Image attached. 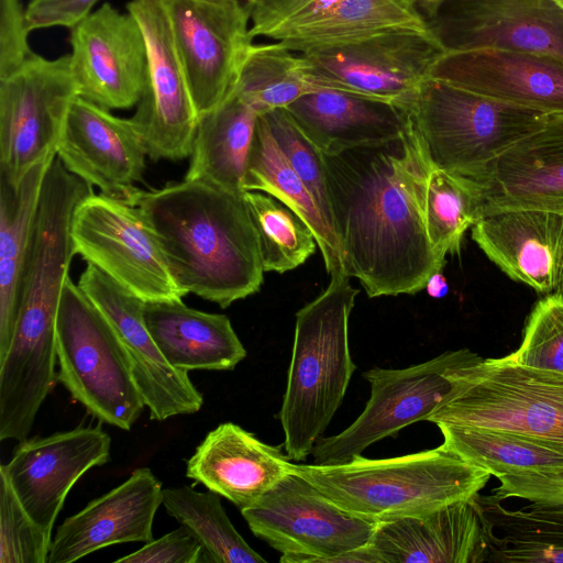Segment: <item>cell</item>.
<instances>
[{"label": "cell", "mask_w": 563, "mask_h": 563, "mask_svg": "<svg viewBox=\"0 0 563 563\" xmlns=\"http://www.w3.org/2000/svg\"><path fill=\"white\" fill-rule=\"evenodd\" d=\"M301 55L280 43L251 44L233 88L257 114L287 108L302 95L317 90Z\"/></svg>", "instance_id": "obj_35"}, {"label": "cell", "mask_w": 563, "mask_h": 563, "mask_svg": "<svg viewBox=\"0 0 563 563\" xmlns=\"http://www.w3.org/2000/svg\"><path fill=\"white\" fill-rule=\"evenodd\" d=\"M244 191H262L294 210L312 230L329 274L343 269V255L333 229L313 196L289 165L258 115L243 180Z\"/></svg>", "instance_id": "obj_33"}, {"label": "cell", "mask_w": 563, "mask_h": 563, "mask_svg": "<svg viewBox=\"0 0 563 563\" xmlns=\"http://www.w3.org/2000/svg\"><path fill=\"white\" fill-rule=\"evenodd\" d=\"M423 14L438 4L441 0H410Z\"/></svg>", "instance_id": "obj_47"}, {"label": "cell", "mask_w": 563, "mask_h": 563, "mask_svg": "<svg viewBox=\"0 0 563 563\" xmlns=\"http://www.w3.org/2000/svg\"><path fill=\"white\" fill-rule=\"evenodd\" d=\"M99 0H31L25 8L29 32L55 26L74 29Z\"/></svg>", "instance_id": "obj_44"}, {"label": "cell", "mask_w": 563, "mask_h": 563, "mask_svg": "<svg viewBox=\"0 0 563 563\" xmlns=\"http://www.w3.org/2000/svg\"><path fill=\"white\" fill-rule=\"evenodd\" d=\"M241 514L283 563H338L343 553L367 545L378 526L343 510L294 472Z\"/></svg>", "instance_id": "obj_11"}, {"label": "cell", "mask_w": 563, "mask_h": 563, "mask_svg": "<svg viewBox=\"0 0 563 563\" xmlns=\"http://www.w3.org/2000/svg\"><path fill=\"white\" fill-rule=\"evenodd\" d=\"M143 318L163 356L177 369L231 371L246 356L225 314L172 299L144 302Z\"/></svg>", "instance_id": "obj_28"}, {"label": "cell", "mask_w": 563, "mask_h": 563, "mask_svg": "<svg viewBox=\"0 0 563 563\" xmlns=\"http://www.w3.org/2000/svg\"><path fill=\"white\" fill-rule=\"evenodd\" d=\"M92 186L68 172L57 154L42 187L33 238L23 267L18 318L5 363L14 373L43 378L55 372L56 316L74 255L71 223Z\"/></svg>", "instance_id": "obj_5"}, {"label": "cell", "mask_w": 563, "mask_h": 563, "mask_svg": "<svg viewBox=\"0 0 563 563\" xmlns=\"http://www.w3.org/2000/svg\"><path fill=\"white\" fill-rule=\"evenodd\" d=\"M485 198L479 183L431 167L424 198V223L438 260L460 253L464 233L479 219Z\"/></svg>", "instance_id": "obj_37"}, {"label": "cell", "mask_w": 563, "mask_h": 563, "mask_svg": "<svg viewBox=\"0 0 563 563\" xmlns=\"http://www.w3.org/2000/svg\"><path fill=\"white\" fill-rule=\"evenodd\" d=\"M65 168L100 192L129 203L142 181L145 144L130 119L77 97L57 146Z\"/></svg>", "instance_id": "obj_22"}, {"label": "cell", "mask_w": 563, "mask_h": 563, "mask_svg": "<svg viewBox=\"0 0 563 563\" xmlns=\"http://www.w3.org/2000/svg\"><path fill=\"white\" fill-rule=\"evenodd\" d=\"M443 444L493 476L563 472V449L518 433L438 424Z\"/></svg>", "instance_id": "obj_34"}, {"label": "cell", "mask_w": 563, "mask_h": 563, "mask_svg": "<svg viewBox=\"0 0 563 563\" xmlns=\"http://www.w3.org/2000/svg\"><path fill=\"white\" fill-rule=\"evenodd\" d=\"M57 380L99 421L130 430L145 404L111 323L67 276L56 316Z\"/></svg>", "instance_id": "obj_7"}, {"label": "cell", "mask_w": 563, "mask_h": 563, "mask_svg": "<svg viewBox=\"0 0 563 563\" xmlns=\"http://www.w3.org/2000/svg\"><path fill=\"white\" fill-rule=\"evenodd\" d=\"M57 153L34 165L16 186L0 178V361L18 318V294L46 172Z\"/></svg>", "instance_id": "obj_30"}, {"label": "cell", "mask_w": 563, "mask_h": 563, "mask_svg": "<svg viewBox=\"0 0 563 563\" xmlns=\"http://www.w3.org/2000/svg\"><path fill=\"white\" fill-rule=\"evenodd\" d=\"M369 547L380 563H486L474 497L430 514L378 523Z\"/></svg>", "instance_id": "obj_26"}, {"label": "cell", "mask_w": 563, "mask_h": 563, "mask_svg": "<svg viewBox=\"0 0 563 563\" xmlns=\"http://www.w3.org/2000/svg\"><path fill=\"white\" fill-rule=\"evenodd\" d=\"M485 199L563 197V114L503 154L479 181Z\"/></svg>", "instance_id": "obj_32"}, {"label": "cell", "mask_w": 563, "mask_h": 563, "mask_svg": "<svg viewBox=\"0 0 563 563\" xmlns=\"http://www.w3.org/2000/svg\"><path fill=\"white\" fill-rule=\"evenodd\" d=\"M430 77L548 115L563 114V60L554 56L492 48L449 52Z\"/></svg>", "instance_id": "obj_23"}, {"label": "cell", "mask_w": 563, "mask_h": 563, "mask_svg": "<svg viewBox=\"0 0 563 563\" xmlns=\"http://www.w3.org/2000/svg\"><path fill=\"white\" fill-rule=\"evenodd\" d=\"M220 495L197 492L190 486L163 489L162 505L202 545L200 562L266 563L230 521Z\"/></svg>", "instance_id": "obj_36"}, {"label": "cell", "mask_w": 563, "mask_h": 563, "mask_svg": "<svg viewBox=\"0 0 563 563\" xmlns=\"http://www.w3.org/2000/svg\"><path fill=\"white\" fill-rule=\"evenodd\" d=\"M424 289L430 297L435 299L443 298L448 295L449 284L441 271L434 272L430 275Z\"/></svg>", "instance_id": "obj_46"}, {"label": "cell", "mask_w": 563, "mask_h": 563, "mask_svg": "<svg viewBox=\"0 0 563 563\" xmlns=\"http://www.w3.org/2000/svg\"><path fill=\"white\" fill-rule=\"evenodd\" d=\"M328 287L296 313L291 360L278 419L289 460L303 461L341 406L356 369L349 319L358 290L339 269Z\"/></svg>", "instance_id": "obj_4"}, {"label": "cell", "mask_w": 563, "mask_h": 563, "mask_svg": "<svg viewBox=\"0 0 563 563\" xmlns=\"http://www.w3.org/2000/svg\"><path fill=\"white\" fill-rule=\"evenodd\" d=\"M261 115L278 148L305 183L325 221L333 229L323 153L301 131L286 108Z\"/></svg>", "instance_id": "obj_39"}, {"label": "cell", "mask_w": 563, "mask_h": 563, "mask_svg": "<svg viewBox=\"0 0 563 563\" xmlns=\"http://www.w3.org/2000/svg\"><path fill=\"white\" fill-rule=\"evenodd\" d=\"M137 206L177 286L227 308L263 284L258 238L244 194L184 178L139 189Z\"/></svg>", "instance_id": "obj_2"}, {"label": "cell", "mask_w": 563, "mask_h": 563, "mask_svg": "<svg viewBox=\"0 0 563 563\" xmlns=\"http://www.w3.org/2000/svg\"><path fill=\"white\" fill-rule=\"evenodd\" d=\"M514 361L563 373V295H548L531 309Z\"/></svg>", "instance_id": "obj_40"}, {"label": "cell", "mask_w": 563, "mask_h": 563, "mask_svg": "<svg viewBox=\"0 0 563 563\" xmlns=\"http://www.w3.org/2000/svg\"><path fill=\"white\" fill-rule=\"evenodd\" d=\"M292 472L343 510L377 523L421 516L468 500L492 474L446 448L336 464H292Z\"/></svg>", "instance_id": "obj_3"}, {"label": "cell", "mask_w": 563, "mask_h": 563, "mask_svg": "<svg viewBox=\"0 0 563 563\" xmlns=\"http://www.w3.org/2000/svg\"><path fill=\"white\" fill-rule=\"evenodd\" d=\"M258 115L233 92L201 114L185 178L244 194L243 180Z\"/></svg>", "instance_id": "obj_31"}, {"label": "cell", "mask_w": 563, "mask_h": 563, "mask_svg": "<svg viewBox=\"0 0 563 563\" xmlns=\"http://www.w3.org/2000/svg\"><path fill=\"white\" fill-rule=\"evenodd\" d=\"M407 110L430 165L476 181L550 117L432 77Z\"/></svg>", "instance_id": "obj_6"}, {"label": "cell", "mask_w": 563, "mask_h": 563, "mask_svg": "<svg viewBox=\"0 0 563 563\" xmlns=\"http://www.w3.org/2000/svg\"><path fill=\"white\" fill-rule=\"evenodd\" d=\"M286 109L325 155L395 140L411 122L398 104L331 88L307 92Z\"/></svg>", "instance_id": "obj_27"}, {"label": "cell", "mask_w": 563, "mask_h": 563, "mask_svg": "<svg viewBox=\"0 0 563 563\" xmlns=\"http://www.w3.org/2000/svg\"><path fill=\"white\" fill-rule=\"evenodd\" d=\"M212 1H227V2H240L252 7L253 0H212Z\"/></svg>", "instance_id": "obj_48"}, {"label": "cell", "mask_w": 563, "mask_h": 563, "mask_svg": "<svg viewBox=\"0 0 563 563\" xmlns=\"http://www.w3.org/2000/svg\"><path fill=\"white\" fill-rule=\"evenodd\" d=\"M202 545L184 526L125 556L114 560L122 563H200Z\"/></svg>", "instance_id": "obj_43"}, {"label": "cell", "mask_w": 563, "mask_h": 563, "mask_svg": "<svg viewBox=\"0 0 563 563\" xmlns=\"http://www.w3.org/2000/svg\"><path fill=\"white\" fill-rule=\"evenodd\" d=\"M198 118L232 91L253 37L252 7L212 0H163Z\"/></svg>", "instance_id": "obj_15"}, {"label": "cell", "mask_w": 563, "mask_h": 563, "mask_svg": "<svg viewBox=\"0 0 563 563\" xmlns=\"http://www.w3.org/2000/svg\"><path fill=\"white\" fill-rule=\"evenodd\" d=\"M323 159L344 272L360 280L369 298L422 290L444 264L426 230L432 166L412 122L395 140L323 154Z\"/></svg>", "instance_id": "obj_1"}, {"label": "cell", "mask_w": 563, "mask_h": 563, "mask_svg": "<svg viewBox=\"0 0 563 563\" xmlns=\"http://www.w3.org/2000/svg\"><path fill=\"white\" fill-rule=\"evenodd\" d=\"M147 47V80L130 120L153 161L190 156L198 114L174 43L163 0H131Z\"/></svg>", "instance_id": "obj_16"}, {"label": "cell", "mask_w": 563, "mask_h": 563, "mask_svg": "<svg viewBox=\"0 0 563 563\" xmlns=\"http://www.w3.org/2000/svg\"><path fill=\"white\" fill-rule=\"evenodd\" d=\"M292 464L280 448L224 422L196 448L187 461L186 476L241 510L257 504L292 472Z\"/></svg>", "instance_id": "obj_25"}, {"label": "cell", "mask_w": 563, "mask_h": 563, "mask_svg": "<svg viewBox=\"0 0 563 563\" xmlns=\"http://www.w3.org/2000/svg\"><path fill=\"white\" fill-rule=\"evenodd\" d=\"M423 15L445 53L492 48L563 60V9L553 0H441Z\"/></svg>", "instance_id": "obj_18"}, {"label": "cell", "mask_w": 563, "mask_h": 563, "mask_svg": "<svg viewBox=\"0 0 563 563\" xmlns=\"http://www.w3.org/2000/svg\"><path fill=\"white\" fill-rule=\"evenodd\" d=\"M78 96L69 54L48 59L32 53L0 79V178L16 186L34 165L56 153Z\"/></svg>", "instance_id": "obj_12"}, {"label": "cell", "mask_w": 563, "mask_h": 563, "mask_svg": "<svg viewBox=\"0 0 563 563\" xmlns=\"http://www.w3.org/2000/svg\"><path fill=\"white\" fill-rule=\"evenodd\" d=\"M78 286L123 343L151 419L164 421L199 411L202 394L189 379L188 372L173 367L163 356L143 318L145 301L91 264L81 273Z\"/></svg>", "instance_id": "obj_20"}, {"label": "cell", "mask_w": 563, "mask_h": 563, "mask_svg": "<svg viewBox=\"0 0 563 563\" xmlns=\"http://www.w3.org/2000/svg\"><path fill=\"white\" fill-rule=\"evenodd\" d=\"M402 29H428L410 0H253L251 9L253 38L301 54Z\"/></svg>", "instance_id": "obj_17"}, {"label": "cell", "mask_w": 563, "mask_h": 563, "mask_svg": "<svg viewBox=\"0 0 563 563\" xmlns=\"http://www.w3.org/2000/svg\"><path fill=\"white\" fill-rule=\"evenodd\" d=\"M21 0H0V79L13 74L33 53Z\"/></svg>", "instance_id": "obj_42"}, {"label": "cell", "mask_w": 563, "mask_h": 563, "mask_svg": "<svg viewBox=\"0 0 563 563\" xmlns=\"http://www.w3.org/2000/svg\"><path fill=\"white\" fill-rule=\"evenodd\" d=\"M71 236L76 254L143 301L186 296L137 206L92 192L74 212Z\"/></svg>", "instance_id": "obj_13"}, {"label": "cell", "mask_w": 563, "mask_h": 563, "mask_svg": "<svg viewBox=\"0 0 563 563\" xmlns=\"http://www.w3.org/2000/svg\"><path fill=\"white\" fill-rule=\"evenodd\" d=\"M70 67L79 97L107 110L140 101L147 80V47L135 18L103 3L71 29Z\"/></svg>", "instance_id": "obj_19"}, {"label": "cell", "mask_w": 563, "mask_h": 563, "mask_svg": "<svg viewBox=\"0 0 563 563\" xmlns=\"http://www.w3.org/2000/svg\"><path fill=\"white\" fill-rule=\"evenodd\" d=\"M161 482L147 467L67 517L52 537L47 563H71L102 548L153 540V521L162 505Z\"/></svg>", "instance_id": "obj_24"}, {"label": "cell", "mask_w": 563, "mask_h": 563, "mask_svg": "<svg viewBox=\"0 0 563 563\" xmlns=\"http://www.w3.org/2000/svg\"><path fill=\"white\" fill-rule=\"evenodd\" d=\"M479 358L470 349H460L406 368L373 367L364 372L371 385L364 410L340 433L317 441L311 452L313 463L350 461L405 427L428 421L454 397L460 369Z\"/></svg>", "instance_id": "obj_9"}, {"label": "cell", "mask_w": 563, "mask_h": 563, "mask_svg": "<svg viewBox=\"0 0 563 563\" xmlns=\"http://www.w3.org/2000/svg\"><path fill=\"white\" fill-rule=\"evenodd\" d=\"M561 9H563V0H553Z\"/></svg>", "instance_id": "obj_49"}, {"label": "cell", "mask_w": 563, "mask_h": 563, "mask_svg": "<svg viewBox=\"0 0 563 563\" xmlns=\"http://www.w3.org/2000/svg\"><path fill=\"white\" fill-rule=\"evenodd\" d=\"M428 421L518 433L563 449V373L508 355L481 357L460 369L454 397Z\"/></svg>", "instance_id": "obj_8"}, {"label": "cell", "mask_w": 563, "mask_h": 563, "mask_svg": "<svg viewBox=\"0 0 563 563\" xmlns=\"http://www.w3.org/2000/svg\"><path fill=\"white\" fill-rule=\"evenodd\" d=\"M445 52L428 29H402L312 49L302 56L310 81L407 107Z\"/></svg>", "instance_id": "obj_10"}, {"label": "cell", "mask_w": 563, "mask_h": 563, "mask_svg": "<svg viewBox=\"0 0 563 563\" xmlns=\"http://www.w3.org/2000/svg\"><path fill=\"white\" fill-rule=\"evenodd\" d=\"M472 239L510 279L563 295V197L485 199Z\"/></svg>", "instance_id": "obj_14"}, {"label": "cell", "mask_w": 563, "mask_h": 563, "mask_svg": "<svg viewBox=\"0 0 563 563\" xmlns=\"http://www.w3.org/2000/svg\"><path fill=\"white\" fill-rule=\"evenodd\" d=\"M487 542L486 563H563V505L509 510L495 494L474 496Z\"/></svg>", "instance_id": "obj_29"}, {"label": "cell", "mask_w": 563, "mask_h": 563, "mask_svg": "<svg viewBox=\"0 0 563 563\" xmlns=\"http://www.w3.org/2000/svg\"><path fill=\"white\" fill-rule=\"evenodd\" d=\"M244 199L257 233L264 272L295 269L316 252L312 230L285 203L262 191H244Z\"/></svg>", "instance_id": "obj_38"}, {"label": "cell", "mask_w": 563, "mask_h": 563, "mask_svg": "<svg viewBox=\"0 0 563 563\" xmlns=\"http://www.w3.org/2000/svg\"><path fill=\"white\" fill-rule=\"evenodd\" d=\"M51 542L0 473V563H47Z\"/></svg>", "instance_id": "obj_41"}, {"label": "cell", "mask_w": 563, "mask_h": 563, "mask_svg": "<svg viewBox=\"0 0 563 563\" xmlns=\"http://www.w3.org/2000/svg\"><path fill=\"white\" fill-rule=\"evenodd\" d=\"M514 488L519 498L537 504L563 505V472L522 475L516 479Z\"/></svg>", "instance_id": "obj_45"}, {"label": "cell", "mask_w": 563, "mask_h": 563, "mask_svg": "<svg viewBox=\"0 0 563 563\" xmlns=\"http://www.w3.org/2000/svg\"><path fill=\"white\" fill-rule=\"evenodd\" d=\"M110 448L111 438L101 426L26 438L0 473L29 516L52 536L67 494L87 471L109 462Z\"/></svg>", "instance_id": "obj_21"}]
</instances>
